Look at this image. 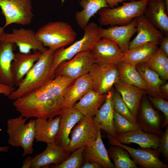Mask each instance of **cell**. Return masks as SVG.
<instances>
[{"mask_svg":"<svg viewBox=\"0 0 168 168\" xmlns=\"http://www.w3.org/2000/svg\"><path fill=\"white\" fill-rule=\"evenodd\" d=\"M65 0H61V2L62 3H63Z\"/></svg>","mask_w":168,"mask_h":168,"instance_id":"681fc988","label":"cell"},{"mask_svg":"<svg viewBox=\"0 0 168 168\" xmlns=\"http://www.w3.org/2000/svg\"><path fill=\"white\" fill-rule=\"evenodd\" d=\"M55 51L48 49L41 53L39 59L23 78L18 88L7 96L9 99L14 100L51 79V71Z\"/></svg>","mask_w":168,"mask_h":168,"instance_id":"7a4b0ae2","label":"cell"},{"mask_svg":"<svg viewBox=\"0 0 168 168\" xmlns=\"http://www.w3.org/2000/svg\"><path fill=\"white\" fill-rule=\"evenodd\" d=\"M165 131L160 138L159 147L160 153L162 154L166 161L168 160V126H166Z\"/></svg>","mask_w":168,"mask_h":168,"instance_id":"f35d334b","label":"cell"},{"mask_svg":"<svg viewBox=\"0 0 168 168\" xmlns=\"http://www.w3.org/2000/svg\"><path fill=\"white\" fill-rule=\"evenodd\" d=\"M41 53L37 50L31 53L14 54L11 70L14 85L18 87L35 63L40 58Z\"/></svg>","mask_w":168,"mask_h":168,"instance_id":"d6986e66","label":"cell"},{"mask_svg":"<svg viewBox=\"0 0 168 168\" xmlns=\"http://www.w3.org/2000/svg\"><path fill=\"white\" fill-rule=\"evenodd\" d=\"M138 34L130 41L129 49L143 44L152 43H159L165 36L152 22L142 14L134 18Z\"/></svg>","mask_w":168,"mask_h":168,"instance_id":"5bb4252c","label":"cell"},{"mask_svg":"<svg viewBox=\"0 0 168 168\" xmlns=\"http://www.w3.org/2000/svg\"><path fill=\"white\" fill-rule=\"evenodd\" d=\"M107 151L109 158L114 162V168L138 167L135 161L130 158L128 152L123 148L117 145H112Z\"/></svg>","mask_w":168,"mask_h":168,"instance_id":"d6a6232c","label":"cell"},{"mask_svg":"<svg viewBox=\"0 0 168 168\" xmlns=\"http://www.w3.org/2000/svg\"><path fill=\"white\" fill-rule=\"evenodd\" d=\"M4 28L3 27H0V40H2L5 34Z\"/></svg>","mask_w":168,"mask_h":168,"instance_id":"7dc6e473","label":"cell"},{"mask_svg":"<svg viewBox=\"0 0 168 168\" xmlns=\"http://www.w3.org/2000/svg\"><path fill=\"white\" fill-rule=\"evenodd\" d=\"M119 75V82L136 86L145 91L150 96L147 86L135 66L121 61L118 64Z\"/></svg>","mask_w":168,"mask_h":168,"instance_id":"4dcf8cb0","label":"cell"},{"mask_svg":"<svg viewBox=\"0 0 168 168\" xmlns=\"http://www.w3.org/2000/svg\"><path fill=\"white\" fill-rule=\"evenodd\" d=\"M2 40L15 43L22 53H30L31 50L42 53L48 49L38 38L35 32L30 29L14 28L11 33H5Z\"/></svg>","mask_w":168,"mask_h":168,"instance_id":"7c38bea8","label":"cell"},{"mask_svg":"<svg viewBox=\"0 0 168 168\" xmlns=\"http://www.w3.org/2000/svg\"><path fill=\"white\" fill-rule=\"evenodd\" d=\"M99 32L101 38L109 39L117 44L124 52L129 49L130 40L137 32L134 19L129 24L122 26H115L105 29L99 27Z\"/></svg>","mask_w":168,"mask_h":168,"instance_id":"e0dca14e","label":"cell"},{"mask_svg":"<svg viewBox=\"0 0 168 168\" xmlns=\"http://www.w3.org/2000/svg\"><path fill=\"white\" fill-rule=\"evenodd\" d=\"M158 44L149 43L128 49L124 52L121 61L136 66L146 62L158 49Z\"/></svg>","mask_w":168,"mask_h":168,"instance_id":"f1b7e54d","label":"cell"},{"mask_svg":"<svg viewBox=\"0 0 168 168\" xmlns=\"http://www.w3.org/2000/svg\"><path fill=\"white\" fill-rule=\"evenodd\" d=\"M113 122L116 135L141 129L138 124L131 122L114 111Z\"/></svg>","mask_w":168,"mask_h":168,"instance_id":"e575fe53","label":"cell"},{"mask_svg":"<svg viewBox=\"0 0 168 168\" xmlns=\"http://www.w3.org/2000/svg\"><path fill=\"white\" fill-rule=\"evenodd\" d=\"M91 53L95 62L118 65L122 61L124 52L111 40L101 38L93 48Z\"/></svg>","mask_w":168,"mask_h":168,"instance_id":"2e32d148","label":"cell"},{"mask_svg":"<svg viewBox=\"0 0 168 168\" xmlns=\"http://www.w3.org/2000/svg\"><path fill=\"white\" fill-rule=\"evenodd\" d=\"M114 86L120 94L130 113L137 121L142 99L147 94V92L136 86L119 81L115 83Z\"/></svg>","mask_w":168,"mask_h":168,"instance_id":"7402d4cb","label":"cell"},{"mask_svg":"<svg viewBox=\"0 0 168 168\" xmlns=\"http://www.w3.org/2000/svg\"><path fill=\"white\" fill-rule=\"evenodd\" d=\"M32 157L30 156H28L25 159L23 162L22 168H30Z\"/></svg>","mask_w":168,"mask_h":168,"instance_id":"f6af8a7d","label":"cell"},{"mask_svg":"<svg viewBox=\"0 0 168 168\" xmlns=\"http://www.w3.org/2000/svg\"><path fill=\"white\" fill-rule=\"evenodd\" d=\"M92 84V89L100 94L107 93L114 84L119 81L118 65L95 62L88 73Z\"/></svg>","mask_w":168,"mask_h":168,"instance_id":"52a82bcc","label":"cell"},{"mask_svg":"<svg viewBox=\"0 0 168 168\" xmlns=\"http://www.w3.org/2000/svg\"><path fill=\"white\" fill-rule=\"evenodd\" d=\"M85 147L78 149L60 164L52 166L54 168H80L85 161L83 151Z\"/></svg>","mask_w":168,"mask_h":168,"instance_id":"d590c367","label":"cell"},{"mask_svg":"<svg viewBox=\"0 0 168 168\" xmlns=\"http://www.w3.org/2000/svg\"><path fill=\"white\" fill-rule=\"evenodd\" d=\"M82 168H102L99 164L95 162L85 161Z\"/></svg>","mask_w":168,"mask_h":168,"instance_id":"b9f144b4","label":"cell"},{"mask_svg":"<svg viewBox=\"0 0 168 168\" xmlns=\"http://www.w3.org/2000/svg\"><path fill=\"white\" fill-rule=\"evenodd\" d=\"M99 26L94 22L88 24L83 30V37L66 48L63 47L55 51L51 71V79L57 66L63 62L70 60L77 54L91 51L96 44L101 38L99 32Z\"/></svg>","mask_w":168,"mask_h":168,"instance_id":"277c9868","label":"cell"},{"mask_svg":"<svg viewBox=\"0 0 168 168\" xmlns=\"http://www.w3.org/2000/svg\"><path fill=\"white\" fill-rule=\"evenodd\" d=\"M113 91L108 92L105 100L98 110L94 118L99 128L114 138L116 136L113 122L114 112L112 97Z\"/></svg>","mask_w":168,"mask_h":168,"instance_id":"d4e9b609","label":"cell"},{"mask_svg":"<svg viewBox=\"0 0 168 168\" xmlns=\"http://www.w3.org/2000/svg\"><path fill=\"white\" fill-rule=\"evenodd\" d=\"M147 1L133 0L124 2L123 5L117 7L102 8L98 12L99 23L103 26L128 25L135 17L143 14Z\"/></svg>","mask_w":168,"mask_h":168,"instance_id":"5b68a950","label":"cell"},{"mask_svg":"<svg viewBox=\"0 0 168 168\" xmlns=\"http://www.w3.org/2000/svg\"><path fill=\"white\" fill-rule=\"evenodd\" d=\"M0 7L5 20L4 28L13 23L28 25L34 16L31 0H0Z\"/></svg>","mask_w":168,"mask_h":168,"instance_id":"9c48e42d","label":"cell"},{"mask_svg":"<svg viewBox=\"0 0 168 168\" xmlns=\"http://www.w3.org/2000/svg\"><path fill=\"white\" fill-rule=\"evenodd\" d=\"M64 97L50 93L44 85L14 100L13 105L23 117L50 119L60 115Z\"/></svg>","mask_w":168,"mask_h":168,"instance_id":"6da1fadb","label":"cell"},{"mask_svg":"<svg viewBox=\"0 0 168 168\" xmlns=\"http://www.w3.org/2000/svg\"><path fill=\"white\" fill-rule=\"evenodd\" d=\"M100 129L94 116H84L72 130L70 141L66 152L71 153L92 144Z\"/></svg>","mask_w":168,"mask_h":168,"instance_id":"ba28073f","label":"cell"},{"mask_svg":"<svg viewBox=\"0 0 168 168\" xmlns=\"http://www.w3.org/2000/svg\"><path fill=\"white\" fill-rule=\"evenodd\" d=\"M160 46L146 62L148 67L163 80L168 79V57Z\"/></svg>","mask_w":168,"mask_h":168,"instance_id":"836d02e7","label":"cell"},{"mask_svg":"<svg viewBox=\"0 0 168 168\" xmlns=\"http://www.w3.org/2000/svg\"><path fill=\"white\" fill-rule=\"evenodd\" d=\"M159 136L139 129L117 135L114 138L123 144L135 143L138 145L141 148L156 149L159 147L160 137Z\"/></svg>","mask_w":168,"mask_h":168,"instance_id":"44dd1931","label":"cell"},{"mask_svg":"<svg viewBox=\"0 0 168 168\" xmlns=\"http://www.w3.org/2000/svg\"><path fill=\"white\" fill-rule=\"evenodd\" d=\"M27 119L20 115L9 119L7 122L8 143L13 147H22L23 157L33 154L35 136V119L26 124Z\"/></svg>","mask_w":168,"mask_h":168,"instance_id":"8992f818","label":"cell"},{"mask_svg":"<svg viewBox=\"0 0 168 168\" xmlns=\"http://www.w3.org/2000/svg\"><path fill=\"white\" fill-rule=\"evenodd\" d=\"M47 145L46 148L42 153L32 157L30 168H40L51 164L58 165L71 153L65 151L55 142Z\"/></svg>","mask_w":168,"mask_h":168,"instance_id":"ffe728a7","label":"cell"},{"mask_svg":"<svg viewBox=\"0 0 168 168\" xmlns=\"http://www.w3.org/2000/svg\"><path fill=\"white\" fill-rule=\"evenodd\" d=\"M144 0V1H146L147 0Z\"/></svg>","mask_w":168,"mask_h":168,"instance_id":"f907efd6","label":"cell"},{"mask_svg":"<svg viewBox=\"0 0 168 168\" xmlns=\"http://www.w3.org/2000/svg\"><path fill=\"white\" fill-rule=\"evenodd\" d=\"M79 3L83 9L76 12L75 19L78 26L83 30L90 18L99 10L103 8L109 7L105 0H82Z\"/></svg>","mask_w":168,"mask_h":168,"instance_id":"f546056e","label":"cell"},{"mask_svg":"<svg viewBox=\"0 0 168 168\" xmlns=\"http://www.w3.org/2000/svg\"><path fill=\"white\" fill-rule=\"evenodd\" d=\"M159 90L166 100L168 99V83L163 84L159 87Z\"/></svg>","mask_w":168,"mask_h":168,"instance_id":"7bdbcfd3","label":"cell"},{"mask_svg":"<svg viewBox=\"0 0 168 168\" xmlns=\"http://www.w3.org/2000/svg\"><path fill=\"white\" fill-rule=\"evenodd\" d=\"M138 124L144 131L161 136V122L160 115L152 106L147 97H142L137 117Z\"/></svg>","mask_w":168,"mask_h":168,"instance_id":"9a60e30c","label":"cell"},{"mask_svg":"<svg viewBox=\"0 0 168 168\" xmlns=\"http://www.w3.org/2000/svg\"><path fill=\"white\" fill-rule=\"evenodd\" d=\"M112 100L114 111L131 122L138 124L120 94L116 90L113 91Z\"/></svg>","mask_w":168,"mask_h":168,"instance_id":"8d00e7d4","label":"cell"},{"mask_svg":"<svg viewBox=\"0 0 168 168\" xmlns=\"http://www.w3.org/2000/svg\"><path fill=\"white\" fill-rule=\"evenodd\" d=\"M95 62L91 51L80 53L70 60L61 63L54 71L53 78L58 76H65L75 79L88 74Z\"/></svg>","mask_w":168,"mask_h":168,"instance_id":"30bf717a","label":"cell"},{"mask_svg":"<svg viewBox=\"0 0 168 168\" xmlns=\"http://www.w3.org/2000/svg\"><path fill=\"white\" fill-rule=\"evenodd\" d=\"M59 115L61 118L55 143L66 152L70 141L69 135L73 128L84 115L73 106L62 107Z\"/></svg>","mask_w":168,"mask_h":168,"instance_id":"4fadbf2b","label":"cell"},{"mask_svg":"<svg viewBox=\"0 0 168 168\" xmlns=\"http://www.w3.org/2000/svg\"><path fill=\"white\" fill-rule=\"evenodd\" d=\"M107 134L109 143L111 145L119 146L127 151L136 164L145 168H168V165L160 159V152L159 148L138 147L135 149L119 142L109 134Z\"/></svg>","mask_w":168,"mask_h":168,"instance_id":"8fae6325","label":"cell"},{"mask_svg":"<svg viewBox=\"0 0 168 168\" xmlns=\"http://www.w3.org/2000/svg\"><path fill=\"white\" fill-rule=\"evenodd\" d=\"M107 93L100 94L92 89L73 106L84 116H94L104 102Z\"/></svg>","mask_w":168,"mask_h":168,"instance_id":"83f0119b","label":"cell"},{"mask_svg":"<svg viewBox=\"0 0 168 168\" xmlns=\"http://www.w3.org/2000/svg\"><path fill=\"white\" fill-rule=\"evenodd\" d=\"M135 67L147 86L150 93L149 96L166 100L159 90L160 86L164 84V80L157 73L150 69L146 62L139 63Z\"/></svg>","mask_w":168,"mask_h":168,"instance_id":"1f68e13d","label":"cell"},{"mask_svg":"<svg viewBox=\"0 0 168 168\" xmlns=\"http://www.w3.org/2000/svg\"><path fill=\"white\" fill-rule=\"evenodd\" d=\"M166 2V8L167 12H168V0H164Z\"/></svg>","mask_w":168,"mask_h":168,"instance_id":"c3c4849f","label":"cell"},{"mask_svg":"<svg viewBox=\"0 0 168 168\" xmlns=\"http://www.w3.org/2000/svg\"><path fill=\"white\" fill-rule=\"evenodd\" d=\"M15 89L14 86H7L0 83V94H3L7 96Z\"/></svg>","mask_w":168,"mask_h":168,"instance_id":"ab89813d","label":"cell"},{"mask_svg":"<svg viewBox=\"0 0 168 168\" xmlns=\"http://www.w3.org/2000/svg\"><path fill=\"white\" fill-rule=\"evenodd\" d=\"M9 147L8 146L0 147V152H7Z\"/></svg>","mask_w":168,"mask_h":168,"instance_id":"bcb514c9","label":"cell"},{"mask_svg":"<svg viewBox=\"0 0 168 168\" xmlns=\"http://www.w3.org/2000/svg\"><path fill=\"white\" fill-rule=\"evenodd\" d=\"M110 8H113L118 6L119 3L124 1L129 0L130 1L135 0H105Z\"/></svg>","mask_w":168,"mask_h":168,"instance_id":"ee69618b","label":"cell"},{"mask_svg":"<svg viewBox=\"0 0 168 168\" xmlns=\"http://www.w3.org/2000/svg\"><path fill=\"white\" fill-rule=\"evenodd\" d=\"M83 156L85 161L97 163L103 168H114L102 140L100 129L94 142L84 147Z\"/></svg>","mask_w":168,"mask_h":168,"instance_id":"603a6c76","label":"cell"},{"mask_svg":"<svg viewBox=\"0 0 168 168\" xmlns=\"http://www.w3.org/2000/svg\"><path fill=\"white\" fill-rule=\"evenodd\" d=\"M168 13L164 0H147L143 14L165 36L168 37Z\"/></svg>","mask_w":168,"mask_h":168,"instance_id":"ac0fdd59","label":"cell"},{"mask_svg":"<svg viewBox=\"0 0 168 168\" xmlns=\"http://www.w3.org/2000/svg\"><path fill=\"white\" fill-rule=\"evenodd\" d=\"M35 34L44 47L54 50L72 43L77 35L70 24L62 21L48 22L40 27Z\"/></svg>","mask_w":168,"mask_h":168,"instance_id":"3957f363","label":"cell"},{"mask_svg":"<svg viewBox=\"0 0 168 168\" xmlns=\"http://www.w3.org/2000/svg\"><path fill=\"white\" fill-rule=\"evenodd\" d=\"M147 97L154 106L163 114L165 119L164 121L161 124V128L166 126L168 124V101L162 98L149 96Z\"/></svg>","mask_w":168,"mask_h":168,"instance_id":"74e56055","label":"cell"},{"mask_svg":"<svg viewBox=\"0 0 168 168\" xmlns=\"http://www.w3.org/2000/svg\"><path fill=\"white\" fill-rule=\"evenodd\" d=\"M16 47L14 43L0 40V83L4 85L15 86L11 68Z\"/></svg>","mask_w":168,"mask_h":168,"instance_id":"cb8c5ba5","label":"cell"},{"mask_svg":"<svg viewBox=\"0 0 168 168\" xmlns=\"http://www.w3.org/2000/svg\"><path fill=\"white\" fill-rule=\"evenodd\" d=\"M60 118L59 115L50 119H36L35 124L36 141L47 144L55 142Z\"/></svg>","mask_w":168,"mask_h":168,"instance_id":"484cf974","label":"cell"},{"mask_svg":"<svg viewBox=\"0 0 168 168\" xmlns=\"http://www.w3.org/2000/svg\"><path fill=\"white\" fill-rule=\"evenodd\" d=\"M92 89V82L88 73L76 79L73 85L64 96L63 107L73 106Z\"/></svg>","mask_w":168,"mask_h":168,"instance_id":"4316f807","label":"cell"},{"mask_svg":"<svg viewBox=\"0 0 168 168\" xmlns=\"http://www.w3.org/2000/svg\"><path fill=\"white\" fill-rule=\"evenodd\" d=\"M160 44L163 51L168 56V37L165 36L161 40Z\"/></svg>","mask_w":168,"mask_h":168,"instance_id":"60d3db41","label":"cell"}]
</instances>
